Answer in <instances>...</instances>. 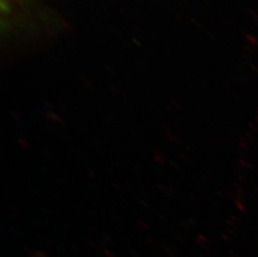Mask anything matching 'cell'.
Masks as SVG:
<instances>
[]
</instances>
